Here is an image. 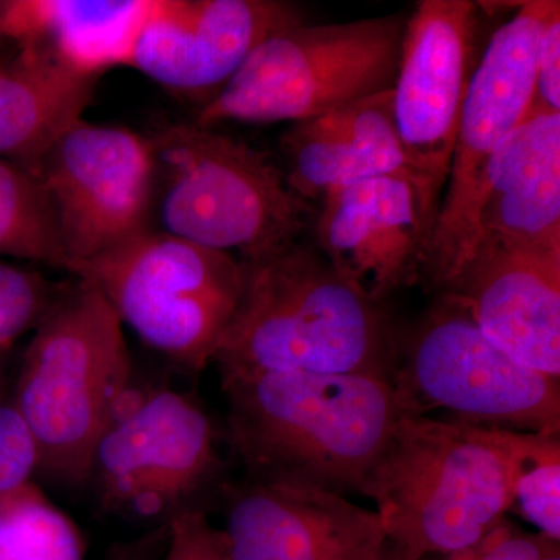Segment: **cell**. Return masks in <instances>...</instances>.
Listing matches in <instances>:
<instances>
[{
	"instance_id": "1",
	"label": "cell",
	"mask_w": 560,
	"mask_h": 560,
	"mask_svg": "<svg viewBox=\"0 0 560 560\" xmlns=\"http://www.w3.org/2000/svg\"><path fill=\"white\" fill-rule=\"evenodd\" d=\"M228 440L245 480L361 492L390 433L410 416L374 375L254 372L221 377Z\"/></svg>"
},
{
	"instance_id": "2",
	"label": "cell",
	"mask_w": 560,
	"mask_h": 560,
	"mask_svg": "<svg viewBox=\"0 0 560 560\" xmlns=\"http://www.w3.org/2000/svg\"><path fill=\"white\" fill-rule=\"evenodd\" d=\"M245 264L241 300L217 350L221 377L254 372L374 375L393 383L399 345L381 304L315 245Z\"/></svg>"
},
{
	"instance_id": "3",
	"label": "cell",
	"mask_w": 560,
	"mask_h": 560,
	"mask_svg": "<svg viewBox=\"0 0 560 560\" xmlns=\"http://www.w3.org/2000/svg\"><path fill=\"white\" fill-rule=\"evenodd\" d=\"M360 493L385 528L381 560L463 550L512 510L510 430L405 416Z\"/></svg>"
},
{
	"instance_id": "4",
	"label": "cell",
	"mask_w": 560,
	"mask_h": 560,
	"mask_svg": "<svg viewBox=\"0 0 560 560\" xmlns=\"http://www.w3.org/2000/svg\"><path fill=\"white\" fill-rule=\"evenodd\" d=\"M132 388L119 316L91 283H66L36 326L11 397L35 438L38 471L86 485L95 447Z\"/></svg>"
},
{
	"instance_id": "5",
	"label": "cell",
	"mask_w": 560,
	"mask_h": 560,
	"mask_svg": "<svg viewBox=\"0 0 560 560\" xmlns=\"http://www.w3.org/2000/svg\"><path fill=\"white\" fill-rule=\"evenodd\" d=\"M149 139L167 234L257 261L291 248L311 230L313 205L294 194L264 151L195 121Z\"/></svg>"
},
{
	"instance_id": "6",
	"label": "cell",
	"mask_w": 560,
	"mask_h": 560,
	"mask_svg": "<svg viewBox=\"0 0 560 560\" xmlns=\"http://www.w3.org/2000/svg\"><path fill=\"white\" fill-rule=\"evenodd\" d=\"M407 18L305 24L261 40L195 124L315 119L393 90Z\"/></svg>"
},
{
	"instance_id": "7",
	"label": "cell",
	"mask_w": 560,
	"mask_h": 560,
	"mask_svg": "<svg viewBox=\"0 0 560 560\" xmlns=\"http://www.w3.org/2000/svg\"><path fill=\"white\" fill-rule=\"evenodd\" d=\"M66 271L95 287L121 326L189 372L213 363L245 282V264L149 230Z\"/></svg>"
},
{
	"instance_id": "8",
	"label": "cell",
	"mask_w": 560,
	"mask_h": 560,
	"mask_svg": "<svg viewBox=\"0 0 560 560\" xmlns=\"http://www.w3.org/2000/svg\"><path fill=\"white\" fill-rule=\"evenodd\" d=\"M217 430L178 389L132 388L95 447L90 477L98 510L150 529L206 512L223 489Z\"/></svg>"
},
{
	"instance_id": "9",
	"label": "cell",
	"mask_w": 560,
	"mask_h": 560,
	"mask_svg": "<svg viewBox=\"0 0 560 560\" xmlns=\"http://www.w3.org/2000/svg\"><path fill=\"white\" fill-rule=\"evenodd\" d=\"M393 385L410 416L444 411L488 429L560 431L559 381L511 359L444 294L399 348Z\"/></svg>"
},
{
	"instance_id": "10",
	"label": "cell",
	"mask_w": 560,
	"mask_h": 560,
	"mask_svg": "<svg viewBox=\"0 0 560 560\" xmlns=\"http://www.w3.org/2000/svg\"><path fill=\"white\" fill-rule=\"evenodd\" d=\"M555 0H530L493 33L471 73L451 173L442 194L420 282L442 294L470 253L471 219L482 175L508 135L533 110L537 47Z\"/></svg>"
},
{
	"instance_id": "11",
	"label": "cell",
	"mask_w": 560,
	"mask_h": 560,
	"mask_svg": "<svg viewBox=\"0 0 560 560\" xmlns=\"http://www.w3.org/2000/svg\"><path fill=\"white\" fill-rule=\"evenodd\" d=\"M28 172L49 201L65 271L151 230L156 161L138 132L80 119Z\"/></svg>"
},
{
	"instance_id": "12",
	"label": "cell",
	"mask_w": 560,
	"mask_h": 560,
	"mask_svg": "<svg viewBox=\"0 0 560 560\" xmlns=\"http://www.w3.org/2000/svg\"><path fill=\"white\" fill-rule=\"evenodd\" d=\"M481 2L420 0L405 24L393 114L412 172L442 198L477 66Z\"/></svg>"
},
{
	"instance_id": "13",
	"label": "cell",
	"mask_w": 560,
	"mask_h": 560,
	"mask_svg": "<svg viewBox=\"0 0 560 560\" xmlns=\"http://www.w3.org/2000/svg\"><path fill=\"white\" fill-rule=\"evenodd\" d=\"M319 205L313 245L363 296L382 304L420 282L441 200L418 173L359 180Z\"/></svg>"
},
{
	"instance_id": "14",
	"label": "cell",
	"mask_w": 560,
	"mask_h": 560,
	"mask_svg": "<svg viewBox=\"0 0 560 560\" xmlns=\"http://www.w3.org/2000/svg\"><path fill=\"white\" fill-rule=\"evenodd\" d=\"M305 22L280 0H150L128 66L208 103L261 40Z\"/></svg>"
},
{
	"instance_id": "15",
	"label": "cell",
	"mask_w": 560,
	"mask_h": 560,
	"mask_svg": "<svg viewBox=\"0 0 560 560\" xmlns=\"http://www.w3.org/2000/svg\"><path fill=\"white\" fill-rule=\"evenodd\" d=\"M232 560H381V515L318 488L224 482Z\"/></svg>"
},
{
	"instance_id": "16",
	"label": "cell",
	"mask_w": 560,
	"mask_h": 560,
	"mask_svg": "<svg viewBox=\"0 0 560 560\" xmlns=\"http://www.w3.org/2000/svg\"><path fill=\"white\" fill-rule=\"evenodd\" d=\"M442 294L511 359L560 381V246L478 243Z\"/></svg>"
},
{
	"instance_id": "17",
	"label": "cell",
	"mask_w": 560,
	"mask_h": 560,
	"mask_svg": "<svg viewBox=\"0 0 560 560\" xmlns=\"http://www.w3.org/2000/svg\"><path fill=\"white\" fill-rule=\"evenodd\" d=\"M481 242L560 246V113L530 110L490 158L469 256Z\"/></svg>"
},
{
	"instance_id": "18",
	"label": "cell",
	"mask_w": 560,
	"mask_h": 560,
	"mask_svg": "<svg viewBox=\"0 0 560 560\" xmlns=\"http://www.w3.org/2000/svg\"><path fill=\"white\" fill-rule=\"evenodd\" d=\"M390 91L293 124L283 132L282 171L294 194L315 205L359 180L411 171L397 135Z\"/></svg>"
},
{
	"instance_id": "19",
	"label": "cell",
	"mask_w": 560,
	"mask_h": 560,
	"mask_svg": "<svg viewBox=\"0 0 560 560\" xmlns=\"http://www.w3.org/2000/svg\"><path fill=\"white\" fill-rule=\"evenodd\" d=\"M150 0L0 2V36L49 51L79 75L128 66Z\"/></svg>"
},
{
	"instance_id": "20",
	"label": "cell",
	"mask_w": 560,
	"mask_h": 560,
	"mask_svg": "<svg viewBox=\"0 0 560 560\" xmlns=\"http://www.w3.org/2000/svg\"><path fill=\"white\" fill-rule=\"evenodd\" d=\"M95 80L38 47H20L13 61L0 62V160L32 171L81 119Z\"/></svg>"
},
{
	"instance_id": "21",
	"label": "cell",
	"mask_w": 560,
	"mask_h": 560,
	"mask_svg": "<svg viewBox=\"0 0 560 560\" xmlns=\"http://www.w3.org/2000/svg\"><path fill=\"white\" fill-rule=\"evenodd\" d=\"M0 560H84L83 539L31 482L0 501Z\"/></svg>"
},
{
	"instance_id": "22",
	"label": "cell",
	"mask_w": 560,
	"mask_h": 560,
	"mask_svg": "<svg viewBox=\"0 0 560 560\" xmlns=\"http://www.w3.org/2000/svg\"><path fill=\"white\" fill-rule=\"evenodd\" d=\"M0 254L60 268L65 257L49 201L31 172L0 160Z\"/></svg>"
},
{
	"instance_id": "23",
	"label": "cell",
	"mask_w": 560,
	"mask_h": 560,
	"mask_svg": "<svg viewBox=\"0 0 560 560\" xmlns=\"http://www.w3.org/2000/svg\"><path fill=\"white\" fill-rule=\"evenodd\" d=\"M512 510L541 536L560 540L558 434L510 431Z\"/></svg>"
},
{
	"instance_id": "24",
	"label": "cell",
	"mask_w": 560,
	"mask_h": 560,
	"mask_svg": "<svg viewBox=\"0 0 560 560\" xmlns=\"http://www.w3.org/2000/svg\"><path fill=\"white\" fill-rule=\"evenodd\" d=\"M65 287L55 285L38 272L0 261V348L36 329Z\"/></svg>"
},
{
	"instance_id": "25",
	"label": "cell",
	"mask_w": 560,
	"mask_h": 560,
	"mask_svg": "<svg viewBox=\"0 0 560 560\" xmlns=\"http://www.w3.org/2000/svg\"><path fill=\"white\" fill-rule=\"evenodd\" d=\"M39 455L31 427L13 399L0 397V501L31 485Z\"/></svg>"
},
{
	"instance_id": "26",
	"label": "cell",
	"mask_w": 560,
	"mask_h": 560,
	"mask_svg": "<svg viewBox=\"0 0 560 560\" xmlns=\"http://www.w3.org/2000/svg\"><path fill=\"white\" fill-rule=\"evenodd\" d=\"M559 545L539 533H525L504 518L477 544L448 555L420 560H539Z\"/></svg>"
},
{
	"instance_id": "27",
	"label": "cell",
	"mask_w": 560,
	"mask_h": 560,
	"mask_svg": "<svg viewBox=\"0 0 560 560\" xmlns=\"http://www.w3.org/2000/svg\"><path fill=\"white\" fill-rule=\"evenodd\" d=\"M156 560H232L223 529L208 512H189L168 525V539Z\"/></svg>"
},
{
	"instance_id": "28",
	"label": "cell",
	"mask_w": 560,
	"mask_h": 560,
	"mask_svg": "<svg viewBox=\"0 0 560 560\" xmlns=\"http://www.w3.org/2000/svg\"><path fill=\"white\" fill-rule=\"evenodd\" d=\"M533 110L560 113V5L548 18L537 47Z\"/></svg>"
},
{
	"instance_id": "29",
	"label": "cell",
	"mask_w": 560,
	"mask_h": 560,
	"mask_svg": "<svg viewBox=\"0 0 560 560\" xmlns=\"http://www.w3.org/2000/svg\"><path fill=\"white\" fill-rule=\"evenodd\" d=\"M168 539V525L147 530L138 539L116 544L105 560H156Z\"/></svg>"
},
{
	"instance_id": "30",
	"label": "cell",
	"mask_w": 560,
	"mask_h": 560,
	"mask_svg": "<svg viewBox=\"0 0 560 560\" xmlns=\"http://www.w3.org/2000/svg\"><path fill=\"white\" fill-rule=\"evenodd\" d=\"M539 560H560L559 545L552 547L550 551L545 552Z\"/></svg>"
},
{
	"instance_id": "31",
	"label": "cell",
	"mask_w": 560,
	"mask_h": 560,
	"mask_svg": "<svg viewBox=\"0 0 560 560\" xmlns=\"http://www.w3.org/2000/svg\"><path fill=\"white\" fill-rule=\"evenodd\" d=\"M2 39H3L2 36H0V40H2Z\"/></svg>"
}]
</instances>
